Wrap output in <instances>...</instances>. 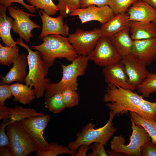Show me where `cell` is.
<instances>
[{
  "instance_id": "obj_14",
  "label": "cell",
  "mask_w": 156,
  "mask_h": 156,
  "mask_svg": "<svg viewBox=\"0 0 156 156\" xmlns=\"http://www.w3.org/2000/svg\"><path fill=\"white\" fill-rule=\"evenodd\" d=\"M38 14L42 23V29L38 38L41 39L51 34H59L65 37L68 36L69 27L67 24H64L62 15L52 17L41 9L39 10Z\"/></svg>"
},
{
  "instance_id": "obj_32",
  "label": "cell",
  "mask_w": 156,
  "mask_h": 156,
  "mask_svg": "<svg viewBox=\"0 0 156 156\" xmlns=\"http://www.w3.org/2000/svg\"><path fill=\"white\" fill-rule=\"evenodd\" d=\"M56 5L60 14L66 17L70 13L77 9L81 8L79 0H58Z\"/></svg>"
},
{
  "instance_id": "obj_16",
  "label": "cell",
  "mask_w": 156,
  "mask_h": 156,
  "mask_svg": "<svg viewBox=\"0 0 156 156\" xmlns=\"http://www.w3.org/2000/svg\"><path fill=\"white\" fill-rule=\"evenodd\" d=\"M44 114L31 108H24L18 105L9 107L0 104V120L3 119L6 126L28 117Z\"/></svg>"
},
{
  "instance_id": "obj_8",
  "label": "cell",
  "mask_w": 156,
  "mask_h": 156,
  "mask_svg": "<svg viewBox=\"0 0 156 156\" xmlns=\"http://www.w3.org/2000/svg\"><path fill=\"white\" fill-rule=\"evenodd\" d=\"M50 119V115L44 114L28 117L18 122L36 145L38 151L49 149V143L44 138L43 133Z\"/></svg>"
},
{
  "instance_id": "obj_13",
  "label": "cell",
  "mask_w": 156,
  "mask_h": 156,
  "mask_svg": "<svg viewBox=\"0 0 156 156\" xmlns=\"http://www.w3.org/2000/svg\"><path fill=\"white\" fill-rule=\"evenodd\" d=\"M130 83L136 87L146 77L148 72L146 69L147 65L141 59L130 54L121 58Z\"/></svg>"
},
{
  "instance_id": "obj_27",
  "label": "cell",
  "mask_w": 156,
  "mask_h": 156,
  "mask_svg": "<svg viewBox=\"0 0 156 156\" xmlns=\"http://www.w3.org/2000/svg\"><path fill=\"white\" fill-rule=\"evenodd\" d=\"M137 92L144 97H148L156 92V73L148 72L144 81L136 87Z\"/></svg>"
},
{
  "instance_id": "obj_10",
  "label": "cell",
  "mask_w": 156,
  "mask_h": 156,
  "mask_svg": "<svg viewBox=\"0 0 156 156\" xmlns=\"http://www.w3.org/2000/svg\"><path fill=\"white\" fill-rule=\"evenodd\" d=\"M88 57L89 60L103 67L118 63L121 59L109 38L103 36L100 38L94 49Z\"/></svg>"
},
{
  "instance_id": "obj_30",
  "label": "cell",
  "mask_w": 156,
  "mask_h": 156,
  "mask_svg": "<svg viewBox=\"0 0 156 156\" xmlns=\"http://www.w3.org/2000/svg\"><path fill=\"white\" fill-rule=\"evenodd\" d=\"M27 2L36 9L43 10L45 13L50 16L55 15L59 11L56 5L52 0H27Z\"/></svg>"
},
{
  "instance_id": "obj_5",
  "label": "cell",
  "mask_w": 156,
  "mask_h": 156,
  "mask_svg": "<svg viewBox=\"0 0 156 156\" xmlns=\"http://www.w3.org/2000/svg\"><path fill=\"white\" fill-rule=\"evenodd\" d=\"M109 119L103 126L95 129V124L89 122L84 127L81 131L76 134V139L70 142L67 147L74 151L83 144L90 146L94 142H99L106 146L107 142L115 133L117 129L113 126L112 121L115 115L111 111L109 112Z\"/></svg>"
},
{
  "instance_id": "obj_17",
  "label": "cell",
  "mask_w": 156,
  "mask_h": 156,
  "mask_svg": "<svg viewBox=\"0 0 156 156\" xmlns=\"http://www.w3.org/2000/svg\"><path fill=\"white\" fill-rule=\"evenodd\" d=\"M12 66L4 77L1 78V84H10L14 81L23 83L25 82L28 73L27 56L25 53L20 54L13 63ZM10 85V84H9Z\"/></svg>"
},
{
  "instance_id": "obj_34",
  "label": "cell",
  "mask_w": 156,
  "mask_h": 156,
  "mask_svg": "<svg viewBox=\"0 0 156 156\" xmlns=\"http://www.w3.org/2000/svg\"><path fill=\"white\" fill-rule=\"evenodd\" d=\"M138 0H108V5L115 14L124 13L132 4Z\"/></svg>"
},
{
  "instance_id": "obj_42",
  "label": "cell",
  "mask_w": 156,
  "mask_h": 156,
  "mask_svg": "<svg viewBox=\"0 0 156 156\" xmlns=\"http://www.w3.org/2000/svg\"><path fill=\"white\" fill-rule=\"evenodd\" d=\"M89 146L83 144L80 146L78 150V151L76 152L75 156H85L86 155L88 149H89Z\"/></svg>"
},
{
  "instance_id": "obj_7",
  "label": "cell",
  "mask_w": 156,
  "mask_h": 156,
  "mask_svg": "<svg viewBox=\"0 0 156 156\" xmlns=\"http://www.w3.org/2000/svg\"><path fill=\"white\" fill-rule=\"evenodd\" d=\"M5 129L12 156H27L38 150L33 140L18 122L8 124Z\"/></svg>"
},
{
  "instance_id": "obj_40",
  "label": "cell",
  "mask_w": 156,
  "mask_h": 156,
  "mask_svg": "<svg viewBox=\"0 0 156 156\" xmlns=\"http://www.w3.org/2000/svg\"><path fill=\"white\" fill-rule=\"evenodd\" d=\"M6 126V124L3 120L0 126V146H10L9 138L5 132Z\"/></svg>"
},
{
  "instance_id": "obj_3",
  "label": "cell",
  "mask_w": 156,
  "mask_h": 156,
  "mask_svg": "<svg viewBox=\"0 0 156 156\" xmlns=\"http://www.w3.org/2000/svg\"><path fill=\"white\" fill-rule=\"evenodd\" d=\"M133 91L108 83L103 98L105 105L115 115L134 112L145 100Z\"/></svg>"
},
{
  "instance_id": "obj_2",
  "label": "cell",
  "mask_w": 156,
  "mask_h": 156,
  "mask_svg": "<svg viewBox=\"0 0 156 156\" xmlns=\"http://www.w3.org/2000/svg\"><path fill=\"white\" fill-rule=\"evenodd\" d=\"M17 44L28 51L27 56L29 71L24 83L26 85L34 88L37 99L42 97L50 84V80L46 77L48 71L46 70L42 59L38 51H33L25 44L20 38L16 41Z\"/></svg>"
},
{
  "instance_id": "obj_33",
  "label": "cell",
  "mask_w": 156,
  "mask_h": 156,
  "mask_svg": "<svg viewBox=\"0 0 156 156\" xmlns=\"http://www.w3.org/2000/svg\"><path fill=\"white\" fill-rule=\"evenodd\" d=\"M76 90L68 87L62 92V99L66 107L71 108L78 105L79 98Z\"/></svg>"
},
{
  "instance_id": "obj_36",
  "label": "cell",
  "mask_w": 156,
  "mask_h": 156,
  "mask_svg": "<svg viewBox=\"0 0 156 156\" xmlns=\"http://www.w3.org/2000/svg\"><path fill=\"white\" fill-rule=\"evenodd\" d=\"M140 152L143 156H156V145L152 141H148L141 147Z\"/></svg>"
},
{
  "instance_id": "obj_4",
  "label": "cell",
  "mask_w": 156,
  "mask_h": 156,
  "mask_svg": "<svg viewBox=\"0 0 156 156\" xmlns=\"http://www.w3.org/2000/svg\"><path fill=\"white\" fill-rule=\"evenodd\" d=\"M89 60L88 56L78 55L69 65L60 63L62 69V79L57 83H50L45 91V99L61 93L68 87L76 90L78 86L77 77L85 74Z\"/></svg>"
},
{
  "instance_id": "obj_41",
  "label": "cell",
  "mask_w": 156,
  "mask_h": 156,
  "mask_svg": "<svg viewBox=\"0 0 156 156\" xmlns=\"http://www.w3.org/2000/svg\"><path fill=\"white\" fill-rule=\"evenodd\" d=\"M0 156H12L11 148L9 146H0Z\"/></svg>"
},
{
  "instance_id": "obj_18",
  "label": "cell",
  "mask_w": 156,
  "mask_h": 156,
  "mask_svg": "<svg viewBox=\"0 0 156 156\" xmlns=\"http://www.w3.org/2000/svg\"><path fill=\"white\" fill-rule=\"evenodd\" d=\"M127 11L130 21L156 23V10L142 0L133 3Z\"/></svg>"
},
{
  "instance_id": "obj_44",
  "label": "cell",
  "mask_w": 156,
  "mask_h": 156,
  "mask_svg": "<svg viewBox=\"0 0 156 156\" xmlns=\"http://www.w3.org/2000/svg\"><path fill=\"white\" fill-rule=\"evenodd\" d=\"M156 10V0H142Z\"/></svg>"
},
{
  "instance_id": "obj_23",
  "label": "cell",
  "mask_w": 156,
  "mask_h": 156,
  "mask_svg": "<svg viewBox=\"0 0 156 156\" xmlns=\"http://www.w3.org/2000/svg\"><path fill=\"white\" fill-rule=\"evenodd\" d=\"M32 87L22 83L16 82L10 85V88L13 100L24 105H30L36 98V91Z\"/></svg>"
},
{
  "instance_id": "obj_22",
  "label": "cell",
  "mask_w": 156,
  "mask_h": 156,
  "mask_svg": "<svg viewBox=\"0 0 156 156\" xmlns=\"http://www.w3.org/2000/svg\"><path fill=\"white\" fill-rule=\"evenodd\" d=\"M129 27H128L109 38L121 58L131 53L134 40L129 35Z\"/></svg>"
},
{
  "instance_id": "obj_29",
  "label": "cell",
  "mask_w": 156,
  "mask_h": 156,
  "mask_svg": "<svg viewBox=\"0 0 156 156\" xmlns=\"http://www.w3.org/2000/svg\"><path fill=\"white\" fill-rule=\"evenodd\" d=\"M145 118L156 121V102L145 100L134 112Z\"/></svg>"
},
{
  "instance_id": "obj_35",
  "label": "cell",
  "mask_w": 156,
  "mask_h": 156,
  "mask_svg": "<svg viewBox=\"0 0 156 156\" xmlns=\"http://www.w3.org/2000/svg\"><path fill=\"white\" fill-rule=\"evenodd\" d=\"M105 145L101 143L94 142L89 146V148L92 150V152L87 154V156H107V152L104 148Z\"/></svg>"
},
{
  "instance_id": "obj_38",
  "label": "cell",
  "mask_w": 156,
  "mask_h": 156,
  "mask_svg": "<svg viewBox=\"0 0 156 156\" xmlns=\"http://www.w3.org/2000/svg\"><path fill=\"white\" fill-rule=\"evenodd\" d=\"M17 3L21 4L26 9L31 13H35L36 8L34 6L26 3L23 0H0V4H2L7 8L11 6L12 3Z\"/></svg>"
},
{
  "instance_id": "obj_21",
  "label": "cell",
  "mask_w": 156,
  "mask_h": 156,
  "mask_svg": "<svg viewBox=\"0 0 156 156\" xmlns=\"http://www.w3.org/2000/svg\"><path fill=\"white\" fill-rule=\"evenodd\" d=\"M131 37L133 40L156 38V23L129 21Z\"/></svg>"
},
{
  "instance_id": "obj_9",
  "label": "cell",
  "mask_w": 156,
  "mask_h": 156,
  "mask_svg": "<svg viewBox=\"0 0 156 156\" xmlns=\"http://www.w3.org/2000/svg\"><path fill=\"white\" fill-rule=\"evenodd\" d=\"M67 37L70 43L78 55L88 56L93 51L100 38L102 36L100 29L90 30L76 29Z\"/></svg>"
},
{
  "instance_id": "obj_24",
  "label": "cell",
  "mask_w": 156,
  "mask_h": 156,
  "mask_svg": "<svg viewBox=\"0 0 156 156\" xmlns=\"http://www.w3.org/2000/svg\"><path fill=\"white\" fill-rule=\"evenodd\" d=\"M7 8L2 4L0 5V37L5 46L12 47L17 44L11 35L13 21L6 15Z\"/></svg>"
},
{
  "instance_id": "obj_43",
  "label": "cell",
  "mask_w": 156,
  "mask_h": 156,
  "mask_svg": "<svg viewBox=\"0 0 156 156\" xmlns=\"http://www.w3.org/2000/svg\"><path fill=\"white\" fill-rule=\"evenodd\" d=\"M108 156H124L125 155L119 152L113 151L112 150H107L106 151Z\"/></svg>"
},
{
  "instance_id": "obj_39",
  "label": "cell",
  "mask_w": 156,
  "mask_h": 156,
  "mask_svg": "<svg viewBox=\"0 0 156 156\" xmlns=\"http://www.w3.org/2000/svg\"><path fill=\"white\" fill-rule=\"evenodd\" d=\"M81 8H84L90 5L101 7L108 5V0H79Z\"/></svg>"
},
{
  "instance_id": "obj_1",
  "label": "cell",
  "mask_w": 156,
  "mask_h": 156,
  "mask_svg": "<svg viewBox=\"0 0 156 156\" xmlns=\"http://www.w3.org/2000/svg\"><path fill=\"white\" fill-rule=\"evenodd\" d=\"M41 39L42 41L41 44L32 46L31 48L40 52L48 71L56 59L64 58L72 62L78 56L66 37L59 34H51Z\"/></svg>"
},
{
  "instance_id": "obj_12",
  "label": "cell",
  "mask_w": 156,
  "mask_h": 156,
  "mask_svg": "<svg viewBox=\"0 0 156 156\" xmlns=\"http://www.w3.org/2000/svg\"><path fill=\"white\" fill-rule=\"evenodd\" d=\"M114 14L108 5L101 7L90 5L86 8L77 9L71 12L68 16H78L82 24L93 21L103 24L109 20Z\"/></svg>"
},
{
  "instance_id": "obj_26",
  "label": "cell",
  "mask_w": 156,
  "mask_h": 156,
  "mask_svg": "<svg viewBox=\"0 0 156 156\" xmlns=\"http://www.w3.org/2000/svg\"><path fill=\"white\" fill-rule=\"evenodd\" d=\"M18 51L19 47L16 45L3 46L0 44V65L10 67L19 55Z\"/></svg>"
},
{
  "instance_id": "obj_19",
  "label": "cell",
  "mask_w": 156,
  "mask_h": 156,
  "mask_svg": "<svg viewBox=\"0 0 156 156\" xmlns=\"http://www.w3.org/2000/svg\"><path fill=\"white\" fill-rule=\"evenodd\" d=\"M144 60L147 66L156 60V38L134 40L131 53Z\"/></svg>"
},
{
  "instance_id": "obj_37",
  "label": "cell",
  "mask_w": 156,
  "mask_h": 156,
  "mask_svg": "<svg viewBox=\"0 0 156 156\" xmlns=\"http://www.w3.org/2000/svg\"><path fill=\"white\" fill-rule=\"evenodd\" d=\"M12 96L10 85L3 84L0 86V104L4 105L5 100L9 99Z\"/></svg>"
},
{
  "instance_id": "obj_6",
  "label": "cell",
  "mask_w": 156,
  "mask_h": 156,
  "mask_svg": "<svg viewBox=\"0 0 156 156\" xmlns=\"http://www.w3.org/2000/svg\"><path fill=\"white\" fill-rule=\"evenodd\" d=\"M131 120L132 132L129 138V143L125 145V140L121 135L114 136L110 142L111 150L126 156H141V147L146 142L150 141L151 138L142 126L136 125Z\"/></svg>"
},
{
  "instance_id": "obj_28",
  "label": "cell",
  "mask_w": 156,
  "mask_h": 156,
  "mask_svg": "<svg viewBox=\"0 0 156 156\" xmlns=\"http://www.w3.org/2000/svg\"><path fill=\"white\" fill-rule=\"evenodd\" d=\"M76 153L75 151L69 149L67 146H64L56 142L49 143V149L46 151H38L36 152V156H56L64 154H68L75 156Z\"/></svg>"
},
{
  "instance_id": "obj_11",
  "label": "cell",
  "mask_w": 156,
  "mask_h": 156,
  "mask_svg": "<svg viewBox=\"0 0 156 156\" xmlns=\"http://www.w3.org/2000/svg\"><path fill=\"white\" fill-rule=\"evenodd\" d=\"M7 10L11 17L14 19L12 23V30L26 43H29L30 38L33 37L31 33L32 30L41 28L29 18L30 16H35L36 14L27 13L16 6L8 7Z\"/></svg>"
},
{
  "instance_id": "obj_20",
  "label": "cell",
  "mask_w": 156,
  "mask_h": 156,
  "mask_svg": "<svg viewBox=\"0 0 156 156\" xmlns=\"http://www.w3.org/2000/svg\"><path fill=\"white\" fill-rule=\"evenodd\" d=\"M129 16L127 13L114 14L107 22L101 24L100 30L103 36L110 38L129 27Z\"/></svg>"
},
{
  "instance_id": "obj_31",
  "label": "cell",
  "mask_w": 156,
  "mask_h": 156,
  "mask_svg": "<svg viewBox=\"0 0 156 156\" xmlns=\"http://www.w3.org/2000/svg\"><path fill=\"white\" fill-rule=\"evenodd\" d=\"M45 107L54 114H58L66 107L61 93L56 94L47 99H44Z\"/></svg>"
},
{
  "instance_id": "obj_15",
  "label": "cell",
  "mask_w": 156,
  "mask_h": 156,
  "mask_svg": "<svg viewBox=\"0 0 156 156\" xmlns=\"http://www.w3.org/2000/svg\"><path fill=\"white\" fill-rule=\"evenodd\" d=\"M102 72L106 83L132 91L136 90V87L130 83L124 65L121 61L103 67Z\"/></svg>"
},
{
  "instance_id": "obj_25",
  "label": "cell",
  "mask_w": 156,
  "mask_h": 156,
  "mask_svg": "<svg viewBox=\"0 0 156 156\" xmlns=\"http://www.w3.org/2000/svg\"><path fill=\"white\" fill-rule=\"evenodd\" d=\"M131 119L142 126L149 135L152 142L156 145V121L142 117L136 112H129Z\"/></svg>"
}]
</instances>
